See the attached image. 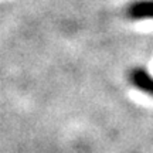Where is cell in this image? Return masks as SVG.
I'll use <instances>...</instances> for the list:
<instances>
[{
  "instance_id": "6da1fadb",
  "label": "cell",
  "mask_w": 153,
  "mask_h": 153,
  "mask_svg": "<svg viewBox=\"0 0 153 153\" xmlns=\"http://www.w3.org/2000/svg\"><path fill=\"white\" fill-rule=\"evenodd\" d=\"M128 16L133 20H140V19H153V0H143L132 3L128 7Z\"/></svg>"
},
{
  "instance_id": "7a4b0ae2",
  "label": "cell",
  "mask_w": 153,
  "mask_h": 153,
  "mask_svg": "<svg viewBox=\"0 0 153 153\" xmlns=\"http://www.w3.org/2000/svg\"><path fill=\"white\" fill-rule=\"evenodd\" d=\"M131 81L139 89H142L145 92L153 95V76H150L146 71H143V70H135L131 74Z\"/></svg>"
}]
</instances>
